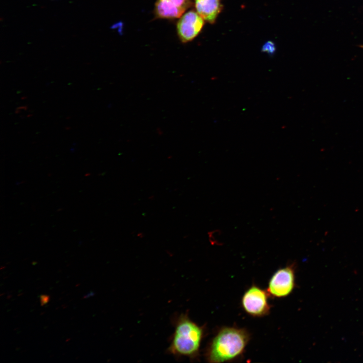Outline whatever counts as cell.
Returning <instances> with one entry per match:
<instances>
[{
  "label": "cell",
  "mask_w": 363,
  "mask_h": 363,
  "mask_svg": "<svg viewBox=\"0 0 363 363\" xmlns=\"http://www.w3.org/2000/svg\"><path fill=\"white\" fill-rule=\"evenodd\" d=\"M250 335L244 328L223 327L220 328L208 344L205 351L208 362L232 361L244 353Z\"/></svg>",
  "instance_id": "cell-1"
},
{
  "label": "cell",
  "mask_w": 363,
  "mask_h": 363,
  "mask_svg": "<svg viewBox=\"0 0 363 363\" xmlns=\"http://www.w3.org/2000/svg\"><path fill=\"white\" fill-rule=\"evenodd\" d=\"M204 334L203 327L192 321L187 314H182L174 322V331L167 351L176 357L197 359Z\"/></svg>",
  "instance_id": "cell-2"
},
{
  "label": "cell",
  "mask_w": 363,
  "mask_h": 363,
  "mask_svg": "<svg viewBox=\"0 0 363 363\" xmlns=\"http://www.w3.org/2000/svg\"><path fill=\"white\" fill-rule=\"evenodd\" d=\"M269 295L267 290L253 284L243 294L241 307L248 315L254 317H262L270 313L271 306L269 304Z\"/></svg>",
  "instance_id": "cell-3"
},
{
  "label": "cell",
  "mask_w": 363,
  "mask_h": 363,
  "mask_svg": "<svg viewBox=\"0 0 363 363\" xmlns=\"http://www.w3.org/2000/svg\"><path fill=\"white\" fill-rule=\"evenodd\" d=\"M295 286V265L291 264L273 273L268 281L267 291L272 297L282 298L289 295Z\"/></svg>",
  "instance_id": "cell-4"
},
{
  "label": "cell",
  "mask_w": 363,
  "mask_h": 363,
  "mask_svg": "<svg viewBox=\"0 0 363 363\" xmlns=\"http://www.w3.org/2000/svg\"><path fill=\"white\" fill-rule=\"evenodd\" d=\"M204 21L195 10L185 13L176 24L177 34L180 41L187 43L194 39L202 31Z\"/></svg>",
  "instance_id": "cell-5"
},
{
  "label": "cell",
  "mask_w": 363,
  "mask_h": 363,
  "mask_svg": "<svg viewBox=\"0 0 363 363\" xmlns=\"http://www.w3.org/2000/svg\"><path fill=\"white\" fill-rule=\"evenodd\" d=\"M192 0H156L154 9L156 18H179L192 6Z\"/></svg>",
  "instance_id": "cell-6"
},
{
  "label": "cell",
  "mask_w": 363,
  "mask_h": 363,
  "mask_svg": "<svg viewBox=\"0 0 363 363\" xmlns=\"http://www.w3.org/2000/svg\"><path fill=\"white\" fill-rule=\"evenodd\" d=\"M196 11L206 22L213 24L222 10L220 0H194Z\"/></svg>",
  "instance_id": "cell-7"
},
{
  "label": "cell",
  "mask_w": 363,
  "mask_h": 363,
  "mask_svg": "<svg viewBox=\"0 0 363 363\" xmlns=\"http://www.w3.org/2000/svg\"><path fill=\"white\" fill-rule=\"evenodd\" d=\"M40 298L41 305L43 306L48 302L49 296L47 295L42 294L40 295Z\"/></svg>",
  "instance_id": "cell-8"
},
{
  "label": "cell",
  "mask_w": 363,
  "mask_h": 363,
  "mask_svg": "<svg viewBox=\"0 0 363 363\" xmlns=\"http://www.w3.org/2000/svg\"><path fill=\"white\" fill-rule=\"evenodd\" d=\"M94 294V293L91 291L89 293L87 294L86 295L84 296V298L88 297L90 296H92Z\"/></svg>",
  "instance_id": "cell-9"
},
{
  "label": "cell",
  "mask_w": 363,
  "mask_h": 363,
  "mask_svg": "<svg viewBox=\"0 0 363 363\" xmlns=\"http://www.w3.org/2000/svg\"><path fill=\"white\" fill-rule=\"evenodd\" d=\"M51 1H57V0H51Z\"/></svg>",
  "instance_id": "cell-10"
}]
</instances>
